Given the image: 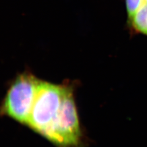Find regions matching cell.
<instances>
[{
    "label": "cell",
    "instance_id": "cell-2",
    "mask_svg": "<svg viewBox=\"0 0 147 147\" xmlns=\"http://www.w3.org/2000/svg\"><path fill=\"white\" fill-rule=\"evenodd\" d=\"M39 81L29 71L17 75L0 104V117H7L27 126Z\"/></svg>",
    "mask_w": 147,
    "mask_h": 147
},
{
    "label": "cell",
    "instance_id": "cell-6",
    "mask_svg": "<svg viewBox=\"0 0 147 147\" xmlns=\"http://www.w3.org/2000/svg\"><path fill=\"white\" fill-rule=\"evenodd\" d=\"M144 3H147V0H144Z\"/></svg>",
    "mask_w": 147,
    "mask_h": 147
},
{
    "label": "cell",
    "instance_id": "cell-3",
    "mask_svg": "<svg viewBox=\"0 0 147 147\" xmlns=\"http://www.w3.org/2000/svg\"><path fill=\"white\" fill-rule=\"evenodd\" d=\"M66 82L62 84L40 80L27 127L43 136L61 107Z\"/></svg>",
    "mask_w": 147,
    "mask_h": 147
},
{
    "label": "cell",
    "instance_id": "cell-1",
    "mask_svg": "<svg viewBox=\"0 0 147 147\" xmlns=\"http://www.w3.org/2000/svg\"><path fill=\"white\" fill-rule=\"evenodd\" d=\"M74 85L66 82L65 93L56 117L43 137L57 147H80L82 131L74 97Z\"/></svg>",
    "mask_w": 147,
    "mask_h": 147
},
{
    "label": "cell",
    "instance_id": "cell-5",
    "mask_svg": "<svg viewBox=\"0 0 147 147\" xmlns=\"http://www.w3.org/2000/svg\"><path fill=\"white\" fill-rule=\"evenodd\" d=\"M125 3L128 20H129L144 3V0H125Z\"/></svg>",
    "mask_w": 147,
    "mask_h": 147
},
{
    "label": "cell",
    "instance_id": "cell-4",
    "mask_svg": "<svg viewBox=\"0 0 147 147\" xmlns=\"http://www.w3.org/2000/svg\"><path fill=\"white\" fill-rule=\"evenodd\" d=\"M129 22L134 30L147 36V3L142 4Z\"/></svg>",
    "mask_w": 147,
    "mask_h": 147
}]
</instances>
